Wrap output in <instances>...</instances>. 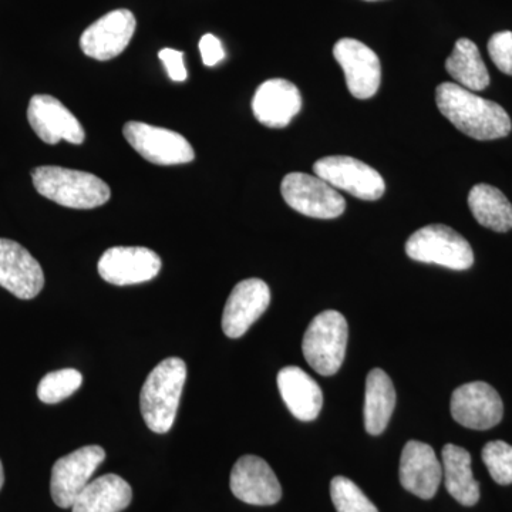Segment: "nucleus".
I'll return each mask as SVG.
<instances>
[{
  "label": "nucleus",
  "mask_w": 512,
  "mask_h": 512,
  "mask_svg": "<svg viewBox=\"0 0 512 512\" xmlns=\"http://www.w3.org/2000/svg\"><path fill=\"white\" fill-rule=\"evenodd\" d=\"M436 103L440 113L468 137L488 141L510 134L511 119L500 104L485 100L456 83L440 84Z\"/></svg>",
  "instance_id": "f257e3e1"
},
{
  "label": "nucleus",
  "mask_w": 512,
  "mask_h": 512,
  "mask_svg": "<svg viewBox=\"0 0 512 512\" xmlns=\"http://www.w3.org/2000/svg\"><path fill=\"white\" fill-rule=\"evenodd\" d=\"M185 379L187 365L180 357H168L147 376L141 389L140 410L148 429L154 433L165 434L173 429Z\"/></svg>",
  "instance_id": "f03ea898"
},
{
  "label": "nucleus",
  "mask_w": 512,
  "mask_h": 512,
  "mask_svg": "<svg viewBox=\"0 0 512 512\" xmlns=\"http://www.w3.org/2000/svg\"><path fill=\"white\" fill-rule=\"evenodd\" d=\"M33 185L40 195L62 207L92 210L110 200L109 185L84 171L45 165L32 171Z\"/></svg>",
  "instance_id": "7ed1b4c3"
},
{
  "label": "nucleus",
  "mask_w": 512,
  "mask_h": 512,
  "mask_svg": "<svg viewBox=\"0 0 512 512\" xmlns=\"http://www.w3.org/2000/svg\"><path fill=\"white\" fill-rule=\"evenodd\" d=\"M348 338L349 326L342 313H319L303 336V356L316 373L333 376L339 372L345 360Z\"/></svg>",
  "instance_id": "20e7f679"
},
{
  "label": "nucleus",
  "mask_w": 512,
  "mask_h": 512,
  "mask_svg": "<svg viewBox=\"0 0 512 512\" xmlns=\"http://www.w3.org/2000/svg\"><path fill=\"white\" fill-rule=\"evenodd\" d=\"M406 254L423 264L466 271L474 264V252L463 235L447 225H427L407 239Z\"/></svg>",
  "instance_id": "39448f33"
},
{
  "label": "nucleus",
  "mask_w": 512,
  "mask_h": 512,
  "mask_svg": "<svg viewBox=\"0 0 512 512\" xmlns=\"http://www.w3.org/2000/svg\"><path fill=\"white\" fill-rule=\"evenodd\" d=\"M286 204L306 217L333 220L345 212L342 194L322 178L303 173L286 175L281 185Z\"/></svg>",
  "instance_id": "423d86ee"
},
{
  "label": "nucleus",
  "mask_w": 512,
  "mask_h": 512,
  "mask_svg": "<svg viewBox=\"0 0 512 512\" xmlns=\"http://www.w3.org/2000/svg\"><path fill=\"white\" fill-rule=\"evenodd\" d=\"M316 177L322 178L335 190H342L359 200L376 201L383 197L386 184L375 168L353 157L320 158L313 164Z\"/></svg>",
  "instance_id": "0eeeda50"
},
{
  "label": "nucleus",
  "mask_w": 512,
  "mask_h": 512,
  "mask_svg": "<svg viewBox=\"0 0 512 512\" xmlns=\"http://www.w3.org/2000/svg\"><path fill=\"white\" fill-rule=\"evenodd\" d=\"M123 134L128 144L150 163L180 165L191 163L195 158L194 148L187 138L168 128L128 121Z\"/></svg>",
  "instance_id": "6e6552de"
},
{
  "label": "nucleus",
  "mask_w": 512,
  "mask_h": 512,
  "mask_svg": "<svg viewBox=\"0 0 512 512\" xmlns=\"http://www.w3.org/2000/svg\"><path fill=\"white\" fill-rule=\"evenodd\" d=\"M106 458L100 446H86L56 461L50 480V493L60 508L73 507L74 501L90 483L94 471Z\"/></svg>",
  "instance_id": "1a4fd4ad"
},
{
  "label": "nucleus",
  "mask_w": 512,
  "mask_h": 512,
  "mask_svg": "<svg viewBox=\"0 0 512 512\" xmlns=\"http://www.w3.org/2000/svg\"><path fill=\"white\" fill-rule=\"evenodd\" d=\"M503 414V400L488 383L463 384L451 396V416L467 429H493L503 419Z\"/></svg>",
  "instance_id": "9d476101"
},
{
  "label": "nucleus",
  "mask_w": 512,
  "mask_h": 512,
  "mask_svg": "<svg viewBox=\"0 0 512 512\" xmlns=\"http://www.w3.org/2000/svg\"><path fill=\"white\" fill-rule=\"evenodd\" d=\"M350 94L356 99H372L382 82V64L376 53L356 39H340L333 47Z\"/></svg>",
  "instance_id": "9b49d317"
},
{
  "label": "nucleus",
  "mask_w": 512,
  "mask_h": 512,
  "mask_svg": "<svg viewBox=\"0 0 512 512\" xmlns=\"http://www.w3.org/2000/svg\"><path fill=\"white\" fill-rule=\"evenodd\" d=\"M28 120L37 137L49 146H56L62 140L80 146L86 138L82 124L72 111L47 94H36L30 99Z\"/></svg>",
  "instance_id": "f8f14e48"
},
{
  "label": "nucleus",
  "mask_w": 512,
  "mask_h": 512,
  "mask_svg": "<svg viewBox=\"0 0 512 512\" xmlns=\"http://www.w3.org/2000/svg\"><path fill=\"white\" fill-rule=\"evenodd\" d=\"M136 28L133 12L127 9L113 10L84 30L80 47L84 55L99 62H107L127 49Z\"/></svg>",
  "instance_id": "ddd939ff"
},
{
  "label": "nucleus",
  "mask_w": 512,
  "mask_h": 512,
  "mask_svg": "<svg viewBox=\"0 0 512 512\" xmlns=\"http://www.w3.org/2000/svg\"><path fill=\"white\" fill-rule=\"evenodd\" d=\"M99 274L111 285L127 286L153 281L161 271V258L144 247H113L101 255Z\"/></svg>",
  "instance_id": "4468645a"
},
{
  "label": "nucleus",
  "mask_w": 512,
  "mask_h": 512,
  "mask_svg": "<svg viewBox=\"0 0 512 512\" xmlns=\"http://www.w3.org/2000/svg\"><path fill=\"white\" fill-rule=\"evenodd\" d=\"M0 286L25 301L36 298L45 286L42 266L12 239L0 238Z\"/></svg>",
  "instance_id": "2eb2a0df"
},
{
  "label": "nucleus",
  "mask_w": 512,
  "mask_h": 512,
  "mask_svg": "<svg viewBox=\"0 0 512 512\" xmlns=\"http://www.w3.org/2000/svg\"><path fill=\"white\" fill-rule=\"evenodd\" d=\"M271 303V289L262 279H245L232 289L224 313L222 330L231 339H238L264 315Z\"/></svg>",
  "instance_id": "dca6fc26"
},
{
  "label": "nucleus",
  "mask_w": 512,
  "mask_h": 512,
  "mask_svg": "<svg viewBox=\"0 0 512 512\" xmlns=\"http://www.w3.org/2000/svg\"><path fill=\"white\" fill-rule=\"evenodd\" d=\"M232 494L242 503L274 505L282 498V487L274 470L264 458L244 456L239 458L231 471Z\"/></svg>",
  "instance_id": "f3484780"
},
{
  "label": "nucleus",
  "mask_w": 512,
  "mask_h": 512,
  "mask_svg": "<svg viewBox=\"0 0 512 512\" xmlns=\"http://www.w3.org/2000/svg\"><path fill=\"white\" fill-rule=\"evenodd\" d=\"M399 477L404 490L421 500H431L443 480V466L433 447L412 440L403 448Z\"/></svg>",
  "instance_id": "a211bd4d"
},
{
  "label": "nucleus",
  "mask_w": 512,
  "mask_h": 512,
  "mask_svg": "<svg viewBox=\"0 0 512 512\" xmlns=\"http://www.w3.org/2000/svg\"><path fill=\"white\" fill-rule=\"evenodd\" d=\"M301 109V92L285 79L266 80L258 87L252 100L255 119L271 128L289 126Z\"/></svg>",
  "instance_id": "6ab92c4d"
},
{
  "label": "nucleus",
  "mask_w": 512,
  "mask_h": 512,
  "mask_svg": "<svg viewBox=\"0 0 512 512\" xmlns=\"http://www.w3.org/2000/svg\"><path fill=\"white\" fill-rule=\"evenodd\" d=\"M278 389L289 412L301 421H313L323 406L322 389L305 370L286 366L278 373Z\"/></svg>",
  "instance_id": "aec40b11"
},
{
  "label": "nucleus",
  "mask_w": 512,
  "mask_h": 512,
  "mask_svg": "<svg viewBox=\"0 0 512 512\" xmlns=\"http://www.w3.org/2000/svg\"><path fill=\"white\" fill-rule=\"evenodd\" d=\"M444 484L448 494L464 507H473L480 500V485L471 468V454L456 444H446L441 453Z\"/></svg>",
  "instance_id": "412c9836"
},
{
  "label": "nucleus",
  "mask_w": 512,
  "mask_h": 512,
  "mask_svg": "<svg viewBox=\"0 0 512 512\" xmlns=\"http://www.w3.org/2000/svg\"><path fill=\"white\" fill-rule=\"evenodd\" d=\"M133 500V490L124 478L116 474L96 478L74 501L73 512H121Z\"/></svg>",
  "instance_id": "4be33fe9"
},
{
  "label": "nucleus",
  "mask_w": 512,
  "mask_h": 512,
  "mask_svg": "<svg viewBox=\"0 0 512 512\" xmlns=\"http://www.w3.org/2000/svg\"><path fill=\"white\" fill-rule=\"evenodd\" d=\"M396 407V390L392 379L382 369H373L367 375L365 393L366 431L372 436H379L386 430L390 417Z\"/></svg>",
  "instance_id": "5701e85b"
},
{
  "label": "nucleus",
  "mask_w": 512,
  "mask_h": 512,
  "mask_svg": "<svg viewBox=\"0 0 512 512\" xmlns=\"http://www.w3.org/2000/svg\"><path fill=\"white\" fill-rule=\"evenodd\" d=\"M468 207L478 224L495 232L512 229V204L493 185L477 184L468 194Z\"/></svg>",
  "instance_id": "b1692460"
},
{
  "label": "nucleus",
  "mask_w": 512,
  "mask_h": 512,
  "mask_svg": "<svg viewBox=\"0 0 512 512\" xmlns=\"http://www.w3.org/2000/svg\"><path fill=\"white\" fill-rule=\"evenodd\" d=\"M446 70L458 86L470 92H481L490 84V74L480 50L470 39L457 40L453 53L446 60Z\"/></svg>",
  "instance_id": "393cba45"
},
{
  "label": "nucleus",
  "mask_w": 512,
  "mask_h": 512,
  "mask_svg": "<svg viewBox=\"0 0 512 512\" xmlns=\"http://www.w3.org/2000/svg\"><path fill=\"white\" fill-rule=\"evenodd\" d=\"M83 376L76 369H60L47 373L39 386H37V397L46 404L63 402L67 397L72 396L82 386Z\"/></svg>",
  "instance_id": "a878e982"
},
{
  "label": "nucleus",
  "mask_w": 512,
  "mask_h": 512,
  "mask_svg": "<svg viewBox=\"0 0 512 512\" xmlns=\"http://www.w3.org/2000/svg\"><path fill=\"white\" fill-rule=\"evenodd\" d=\"M330 497L338 512H379L365 493L346 477L333 478L330 483Z\"/></svg>",
  "instance_id": "bb28decb"
},
{
  "label": "nucleus",
  "mask_w": 512,
  "mask_h": 512,
  "mask_svg": "<svg viewBox=\"0 0 512 512\" xmlns=\"http://www.w3.org/2000/svg\"><path fill=\"white\" fill-rule=\"evenodd\" d=\"M483 461L495 483L512 484V446L505 441H490L483 448Z\"/></svg>",
  "instance_id": "cd10ccee"
},
{
  "label": "nucleus",
  "mask_w": 512,
  "mask_h": 512,
  "mask_svg": "<svg viewBox=\"0 0 512 512\" xmlns=\"http://www.w3.org/2000/svg\"><path fill=\"white\" fill-rule=\"evenodd\" d=\"M488 53L498 70L512 76V32L510 30L491 36L488 40Z\"/></svg>",
  "instance_id": "c85d7f7f"
},
{
  "label": "nucleus",
  "mask_w": 512,
  "mask_h": 512,
  "mask_svg": "<svg viewBox=\"0 0 512 512\" xmlns=\"http://www.w3.org/2000/svg\"><path fill=\"white\" fill-rule=\"evenodd\" d=\"M161 62L164 63L168 76L174 82H185L187 80V69L184 64V53L174 49H163L158 53Z\"/></svg>",
  "instance_id": "c756f323"
},
{
  "label": "nucleus",
  "mask_w": 512,
  "mask_h": 512,
  "mask_svg": "<svg viewBox=\"0 0 512 512\" xmlns=\"http://www.w3.org/2000/svg\"><path fill=\"white\" fill-rule=\"evenodd\" d=\"M200 52L205 66L214 67L225 59L221 40L214 35H205L200 40Z\"/></svg>",
  "instance_id": "7c9ffc66"
},
{
  "label": "nucleus",
  "mask_w": 512,
  "mask_h": 512,
  "mask_svg": "<svg viewBox=\"0 0 512 512\" xmlns=\"http://www.w3.org/2000/svg\"><path fill=\"white\" fill-rule=\"evenodd\" d=\"M3 483H5V473H3L2 461H0V490H2Z\"/></svg>",
  "instance_id": "2f4dec72"
},
{
  "label": "nucleus",
  "mask_w": 512,
  "mask_h": 512,
  "mask_svg": "<svg viewBox=\"0 0 512 512\" xmlns=\"http://www.w3.org/2000/svg\"><path fill=\"white\" fill-rule=\"evenodd\" d=\"M366 2H377V0H366Z\"/></svg>",
  "instance_id": "473e14b6"
}]
</instances>
